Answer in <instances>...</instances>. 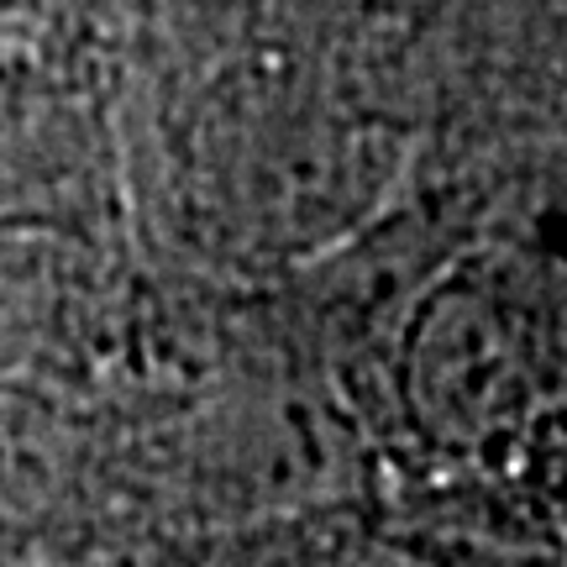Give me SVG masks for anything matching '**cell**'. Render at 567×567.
<instances>
[{"label":"cell","instance_id":"obj_1","mask_svg":"<svg viewBox=\"0 0 567 567\" xmlns=\"http://www.w3.org/2000/svg\"><path fill=\"white\" fill-rule=\"evenodd\" d=\"M515 310L488 295H446L425 331V384L452 421H499L520 400L526 337L509 321Z\"/></svg>","mask_w":567,"mask_h":567}]
</instances>
